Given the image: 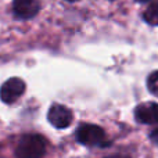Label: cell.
Wrapping results in <instances>:
<instances>
[{"label":"cell","instance_id":"6da1fadb","mask_svg":"<svg viewBox=\"0 0 158 158\" xmlns=\"http://www.w3.org/2000/svg\"><path fill=\"white\" fill-rule=\"evenodd\" d=\"M47 143L40 135H25L21 137L15 148L17 158H43L46 154Z\"/></svg>","mask_w":158,"mask_h":158},{"label":"cell","instance_id":"7a4b0ae2","mask_svg":"<svg viewBox=\"0 0 158 158\" xmlns=\"http://www.w3.org/2000/svg\"><path fill=\"white\" fill-rule=\"evenodd\" d=\"M77 140L79 143L85 146H100V147H104L107 143V136L106 132L103 131V128L97 125H93V123H85V125H81L77 131Z\"/></svg>","mask_w":158,"mask_h":158},{"label":"cell","instance_id":"3957f363","mask_svg":"<svg viewBox=\"0 0 158 158\" xmlns=\"http://www.w3.org/2000/svg\"><path fill=\"white\" fill-rule=\"evenodd\" d=\"M25 82L21 78H10L0 87V98L6 104H13L24 94Z\"/></svg>","mask_w":158,"mask_h":158},{"label":"cell","instance_id":"277c9868","mask_svg":"<svg viewBox=\"0 0 158 158\" xmlns=\"http://www.w3.org/2000/svg\"><path fill=\"white\" fill-rule=\"evenodd\" d=\"M47 119L54 128L57 129H65L71 125L74 115H72L71 110L67 108L65 106L61 104H53L50 107L49 112H47Z\"/></svg>","mask_w":158,"mask_h":158},{"label":"cell","instance_id":"5b68a950","mask_svg":"<svg viewBox=\"0 0 158 158\" xmlns=\"http://www.w3.org/2000/svg\"><path fill=\"white\" fill-rule=\"evenodd\" d=\"M40 10L38 0H13V13L19 19L33 18Z\"/></svg>","mask_w":158,"mask_h":158},{"label":"cell","instance_id":"8992f818","mask_svg":"<svg viewBox=\"0 0 158 158\" xmlns=\"http://www.w3.org/2000/svg\"><path fill=\"white\" fill-rule=\"evenodd\" d=\"M135 118L140 123H158V104L157 103H143L135 110Z\"/></svg>","mask_w":158,"mask_h":158},{"label":"cell","instance_id":"52a82bcc","mask_svg":"<svg viewBox=\"0 0 158 158\" xmlns=\"http://www.w3.org/2000/svg\"><path fill=\"white\" fill-rule=\"evenodd\" d=\"M143 18L150 25H154V27L158 25V2H154L148 6V8L144 11Z\"/></svg>","mask_w":158,"mask_h":158},{"label":"cell","instance_id":"ba28073f","mask_svg":"<svg viewBox=\"0 0 158 158\" xmlns=\"http://www.w3.org/2000/svg\"><path fill=\"white\" fill-rule=\"evenodd\" d=\"M147 87L151 94L158 97V71H154L153 74L147 78Z\"/></svg>","mask_w":158,"mask_h":158},{"label":"cell","instance_id":"9c48e42d","mask_svg":"<svg viewBox=\"0 0 158 158\" xmlns=\"http://www.w3.org/2000/svg\"><path fill=\"white\" fill-rule=\"evenodd\" d=\"M150 139H151V142H153L154 144H157V146H158V128H157V129H154V131L151 132Z\"/></svg>","mask_w":158,"mask_h":158},{"label":"cell","instance_id":"30bf717a","mask_svg":"<svg viewBox=\"0 0 158 158\" xmlns=\"http://www.w3.org/2000/svg\"><path fill=\"white\" fill-rule=\"evenodd\" d=\"M137 2H140V3H147V2H151V0H137Z\"/></svg>","mask_w":158,"mask_h":158},{"label":"cell","instance_id":"8fae6325","mask_svg":"<svg viewBox=\"0 0 158 158\" xmlns=\"http://www.w3.org/2000/svg\"><path fill=\"white\" fill-rule=\"evenodd\" d=\"M65 2H68V3H75V2H78V0H65Z\"/></svg>","mask_w":158,"mask_h":158}]
</instances>
